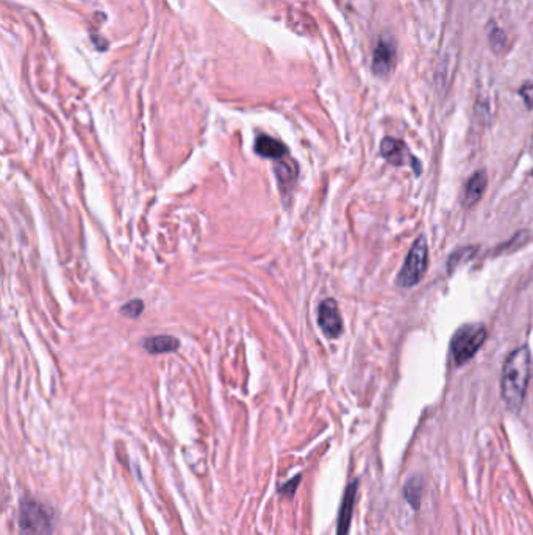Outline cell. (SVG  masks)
<instances>
[{
  "instance_id": "cell-8",
  "label": "cell",
  "mask_w": 533,
  "mask_h": 535,
  "mask_svg": "<svg viewBox=\"0 0 533 535\" xmlns=\"http://www.w3.org/2000/svg\"><path fill=\"white\" fill-rule=\"evenodd\" d=\"M357 490H358V481H353L347 485L346 493L342 496L340 516H338V527H336V535H349V529H351V521L353 515V506L355 500H357Z\"/></svg>"
},
{
  "instance_id": "cell-5",
  "label": "cell",
  "mask_w": 533,
  "mask_h": 535,
  "mask_svg": "<svg viewBox=\"0 0 533 535\" xmlns=\"http://www.w3.org/2000/svg\"><path fill=\"white\" fill-rule=\"evenodd\" d=\"M380 153H382V157L391 164H396V166L410 164L413 166L416 176L421 174V163L412 155V153H410L408 147L403 141L391 138V137L383 138L382 144H380Z\"/></svg>"
},
{
  "instance_id": "cell-6",
  "label": "cell",
  "mask_w": 533,
  "mask_h": 535,
  "mask_svg": "<svg viewBox=\"0 0 533 535\" xmlns=\"http://www.w3.org/2000/svg\"><path fill=\"white\" fill-rule=\"evenodd\" d=\"M317 324L324 335L329 338H338L342 332V319L335 299L322 300L317 310Z\"/></svg>"
},
{
  "instance_id": "cell-12",
  "label": "cell",
  "mask_w": 533,
  "mask_h": 535,
  "mask_svg": "<svg viewBox=\"0 0 533 535\" xmlns=\"http://www.w3.org/2000/svg\"><path fill=\"white\" fill-rule=\"evenodd\" d=\"M421 495H422V481L418 477H410L405 487H403V496L413 509H419L421 506Z\"/></svg>"
},
{
  "instance_id": "cell-4",
  "label": "cell",
  "mask_w": 533,
  "mask_h": 535,
  "mask_svg": "<svg viewBox=\"0 0 533 535\" xmlns=\"http://www.w3.org/2000/svg\"><path fill=\"white\" fill-rule=\"evenodd\" d=\"M427 239L424 237L416 238L402 264L401 273L397 275L399 287L410 288L419 284L427 269Z\"/></svg>"
},
{
  "instance_id": "cell-16",
  "label": "cell",
  "mask_w": 533,
  "mask_h": 535,
  "mask_svg": "<svg viewBox=\"0 0 533 535\" xmlns=\"http://www.w3.org/2000/svg\"><path fill=\"white\" fill-rule=\"evenodd\" d=\"M300 479H302V477L296 476V477H292L290 482H286V484H283V485H280L279 495H280V496H285V498H291L294 493H296V490H297V485H299Z\"/></svg>"
},
{
  "instance_id": "cell-2",
  "label": "cell",
  "mask_w": 533,
  "mask_h": 535,
  "mask_svg": "<svg viewBox=\"0 0 533 535\" xmlns=\"http://www.w3.org/2000/svg\"><path fill=\"white\" fill-rule=\"evenodd\" d=\"M17 526L21 535H53L55 512L46 504L24 498L19 504Z\"/></svg>"
},
{
  "instance_id": "cell-7",
  "label": "cell",
  "mask_w": 533,
  "mask_h": 535,
  "mask_svg": "<svg viewBox=\"0 0 533 535\" xmlns=\"http://www.w3.org/2000/svg\"><path fill=\"white\" fill-rule=\"evenodd\" d=\"M394 44L387 38H380L372 55V71L378 77L388 76L394 61Z\"/></svg>"
},
{
  "instance_id": "cell-9",
  "label": "cell",
  "mask_w": 533,
  "mask_h": 535,
  "mask_svg": "<svg viewBox=\"0 0 533 535\" xmlns=\"http://www.w3.org/2000/svg\"><path fill=\"white\" fill-rule=\"evenodd\" d=\"M255 152L263 158L280 160L286 155L288 149L286 146L283 143H280L279 139L268 137V135H260L255 141Z\"/></svg>"
},
{
  "instance_id": "cell-14",
  "label": "cell",
  "mask_w": 533,
  "mask_h": 535,
  "mask_svg": "<svg viewBox=\"0 0 533 535\" xmlns=\"http://www.w3.org/2000/svg\"><path fill=\"white\" fill-rule=\"evenodd\" d=\"M143 310H144L143 300L133 299V300H130V303H127L124 307H122L121 313L128 318H138L141 313H143Z\"/></svg>"
},
{
  "instance_id": "cell-17",
  "label": "cell",
  "mask_w": 533,
  "mask_h": 535,
  "mask_svg": "<svg viewBox=\"0 0 533 535\" xmlns=\"http://www.w3.org/2000/svg\"><path fill=\"white\" fill-rule=\"evenodd\" d=\"M521 96H523L525 105L533 108V85H525L524 88L521 90Z\"/></svg>"
},
{
  "instance_id": "cell-15",
  "label": "cell",
  "mask_w": 533,
  "mask_h": 535,
  "mask_svg": "<svg viewBox=\"0 0 533 535\" xmlns=\"http://www.w3.org/2000/svg\"><path fill=\"white\" fill-rule=\"evenodd\" d=\"M474 250H475L474 248H464V249L457 250L455 254H452L451 260H449V271H452L453 268L458 266V264H460L463 260H468V258L473 257L471 254H473Z\"/></svg>"
},
{
  "instance_id": "cell-11",
  "label": "cell",
  "mask_w": 533,
  "mask_h": 535,
  "mask_svg": "<svg viewBox=\"0 0 533 535\" xmlns=\"http://www.w3.org/2000/svg\"><path fill=\"white\" fill-rule=\"evenodd\" d=\"M143 346L150 354H164V353H173V350L179 349V340L171 335H157L146 338L143 341Z\"/></svg>"
},
{
  "instance_id": "cell-13",
  "label": "cell",
  "mask_w": 533,
  "mask_h": 535,
  "mask_svg": "<svg viewBox=\"0 0 533 535\" xmlns=\"http://www.w3.org/2000/svg\"><path fill=\"white\" fill-rule=\"evenodd\" d=\"M275 174L279 177V182L281 185H288V183H292L294 178L297 176V168L294 163H288V162H280L275 168Z\"/></svg>"
},
{
  "instance_id": "cell-1",
  "label": "cell",
  "mask_w": 533,
  "mask_h": 535,
  "mask_svg": "<svg viewBox=\"0 0 533 535\" xmlns=\"http://www.w3.org/2000/svg\"><path fill=\"white\" fill-rule=\"evenodd\" d=\"M530 379V350L527 346L514 349L507 357L502 370V398L512 411H519Z\"/></svg>"
},
{
  "instance_id": "cell-3",
  "label": "cell",
  "mask_w": 533,
  "mask_h": 535,
  "mask_svg": "<svg viewBox=\"0 0 533 535\" xmlns=\"http://www.w3.org/2000/svg\"><path fill=\"white\" fill-rule=\"evenodd\" d=\"M487 340V329L483 324H464L452 337L451 350L458 366L469 362Z\"/></svg>"
},
{
  "instance_id": "cell-10",
  "label": "cell",
  "mask_w": 533,
  "mask_h": 535,
  "mask_svg": "<svg viewBox=\"0 0 533 535\" xmlns=\"http://www.w3.org/2000/svg\"><path fill=\"white\" fill-rule=\"evenodd\" d=\"M487 182L488 178L485 171H477L475 174L469 178L466 187H464V205L473 207L480 201L483 192H485L487 188Z\"/></svg>"
}]
</instances>
